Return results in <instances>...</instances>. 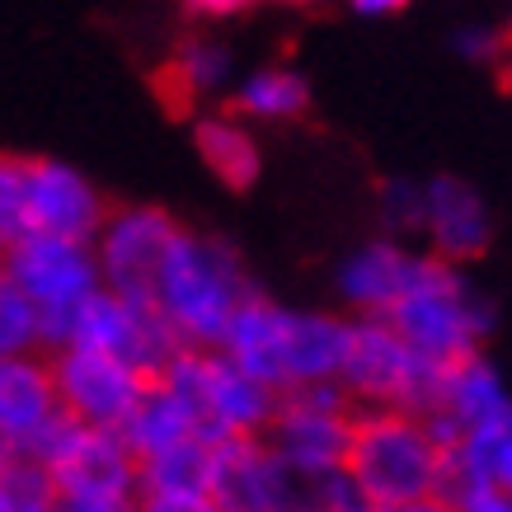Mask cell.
Wrapping results in <instances>:
<instances>
[{
  "instance_id": "obj_15",
  "label": "cell",
  "mask_w": 512,
  "mask_h": 512,
  "mask_svg": "<svg viewBox=\"0 0 512 512\" xmlns=\"http://www.w3.org/2000/svg\"><path fill=\"white\" fill-rule=\"evenodd\" d=\"M66 419L57 376L47 353L38 357H0V447L5 456H38L47 437Z\"/></svg>"
},
{
  "instance_id": "obj_25",
  "label": "cell",
  "mask_w": 512,
  "mask_h": 512,
  "mask_svg": "<svg viewBox=\"0 0 512 512\" xmlns=\"http://www.w3.org/2000/svg\"><path fill=\"white\" fill-rule=\"evenodd\" d=\"M423 212H428V188L423 179H386L376 193V217L390 240H423Z\"/></svg>"
},
{
  "instance_id": "obj_3",
  "label": "cell",
  "mask_w": 512,
  "mask_h": 512,
  "mask_svg": "<svg viewBox=\"0 0 512 512\" xmlns=\"http://www.w3.org/2000/svg\"><path fill=\"white\" fill-rule=\"evenodd\" d=\"M104 193L66 160L52 156H5L0 160V240L15 245L24 235H62L85 240L109 221Z\"/></svg>"
},
{
  "instance_id": "obj_19",
  "label": "cell",
  "mask_w": 512,
  "mask_h": 512,
  "mask_svg": "<svg viewBox=\"0 0 512 512\" xmlns=\"http://www.w3.org/2000/svg\"><path fill=\"white\" fill-rule=\"evenodd\" d=\"M193 151H198L202 170L212 174L221 188L231 193H249L264 174V146L254 123H245L235 109H198L193 113Z\"/></svg>"
},
{
  "instance_id": "obj_35",
  "label": "cell",
  "mask_w": 512,
  "mask_h": 512,
  "mask_svg": "<svg viewBox=\"0 0 512 512\" xmlns=\"http://www.w3.org/2000/svg\"><path fill=\"white\" fill-rule=\"evenodd\" d=\"M508 33H512V24H508Z\"/></svg>"
},
{
  "instance_id": "obj_31",
  "label": "cell",
  "mask_w": 512,
  "mask_h": 512,
  "mask_svg": "<svg viewBox=\"0 0 512 512\" xmlns=\"http://www.w3.org/2000/svg\"><path fill=\"white\" fill-rule=\"evenodd\" d=\"M381 512H456V503L433 494V498H419V503H400V508H381Z\"/></svg>"
},
{
  "instance_id": "obj_17",
  "label": "cell",
  "mask_w": 512,
  "mask_h": 512,
  "mask_svg": "<svg viewBox=\"0 0 512 512\" xmlns=\"http://www.w3.org/2000/svg\"><path fill=\"white\" fill-rule=\"evenodd\" d=\"M423 188H428L423 249L456 268L484 259L494 245V217H489V202L475 193V184L456 179V174H433V179H423Z\"/></svg>"
},
{
  "instance_id": "obj_22",
  "label": "cell",
  "mask_w": 512,
  "mask_h": 512,
  "mask_svg": "<svg viewBox=\"0 0 512 512\" xmlns=\"http://www.w3.org/2000/svg\"><path fill=\"white\" fill-rule=\"evenodd\" d=\"M123 437H127V447L137 451V461H151L160 451H174V447H184V442H193V437H202V428H198L193 404L174 386H165L160 376H151L137 414L123 423Z\"/></svg>"
},
{
  "instance_id": "obj_12",
  "label": "cell",
  "mask_w": 512,
  "mask_h": 512,
  "mask_svg": "<svg viewBox=\"0 0 512 512\" xmlns=\"http://www.w3.org/2000/svg\"><path fill=\"white\" fill-rule=\"evenodd\" d=\"M71 343L123 357V362L141 367L146 376H160L174 357L184 353V343L174 339V329L165 325L156 301H132V296H118L109 287L80 311Z\"/></svg>"
},
{
  "instance_id": "obj_29",
  "label": "cell",
  "mask_w": 512,
  "mask_h": 512,
  "mask_svg": "<svg viewBox=\"0 0 512 512\" xmlns=\"http://www.w3.org/2000/svg\"><path fill=\"white\" fill-rule=\"evenodd\" d=\"M451 503H456V512H512L508 489H466V494H456Z\"/></svg>"
},
{
  "instance_id": "obj_21",
  "label": "cell",
  "mask_w": 512,
  "mask_h": 512,
  "mask_svg": "<svg viewBox=\"0 0 512 512\" xmlns=\"http://www.w3.org/2000/svg\"><path fill=\"white\" fill-rule=\"evenodd\" d=\"M311 80L287 62H264L249 66L240 85L231 90L226 109H235L254 127H278V123H301L311 113Z\"/></svg>"
},
{
  "instance_id": "obj_1",
  "label": "cell",
  "mask_w": 512,
  "mask_h": 512,
  "mask_svg": "<svg viewBox=\"0 0 512 512\" xmlns=\"http://www.w3.org/2000/svg\"><path fill=\"white\" fill-rule=\"evenodd\" d=\"M259 292L245 273L240 249L226 235L179 231L156 273L151 301L184 348H221L231 320Z\"/></svg>"
},
{
  "instance_id": "obj_14",
  "label": "cell",
  "mask_w": 512,
  "mask_h": 512,
  "mask_svg": "<svg viewBox=\"0 0 512 512\" xmlns=\"http://www.w3.org/2000/svg\"><path fill=\"white\" fill-rule=\"evenodd\" d=\"M306 484L278 461L268 437H231L212 451V498L221 512H296Z\"/></svg>"
},
{
  "instance_id": "obj_5",
  "label": "cell",
  "mask_w": 512,
  "mask_h": 512,
  "mask_svg": "<svg viewBox=\"0 0 512 512\" xmlns=\"http://www.w3.org/2000/svg\"><path fill=\"white\" fill-rule=\"evenodd\" d=\"M0 278L15 282L29 296L47 329V353H57L76 334L80 311L104 292V268L99 254L85 240H62V235H24L5 245V268Z\"/></svg>"
},
{
  "instance_id": "obj_16",
  "label": "cell",
  "mask_w": 512,
  "mask_h": 512,
  "mask_svg": "<svg viewBox=\"0 0 512 512\" xmlns=\"http://www.w3.org/2000/svg\"><path fill=\"white\" fill-rule=\"evenodd\" d=\"M428 428L447 451L470 433L512 428V390L489 357L475 353L466 362H451L442 376V400L428 414Z\"/></svg>"
},
{
  "instance_id": "obj_10",
  "label": "cell",
  "mask_w": 512,
  "mask_h": 512,
  "mask_svg": "<svg viewBox=\"0 0 512 512\" xmlns=\"http://www.w3.org/2000/svg\"><path fill=\"white\" fill-rule=\"evenodd\" d=\"M52 376H57V395H62L66 419L85 423V428H104V433H123V423L137 414L141 395L151 386V376L123 362L113 353H94L80 343H66L57 353H47Z\"/></svg>"
},
{
  "instance_id": "obj_20",
  "label": "cell",
  "mask_w": 512,
  "mask_h": 512,
  "mask_svg": "<svg viewBox=\"0 0 512 512\" xmlns=\"http://www.w3.org/2000/svg\"><path fill=\"white\" fill-rule=\"evenodd\" d=\"M170 85V99L179 109L207 104V99H231V90L240 85V62H235V47L217 33H188L184 43L174 47L170 66L160 71Z\"/></svg>"
},
{
  "instance_id": "obj_7",
  "label": "cell",
  "mask_w": 512,
  "mask_h": 512,
  "mask_svg": "<svg viewBox=\"0 0 512 512\" xmlns=\"http://www.w3.org/2000/svg\"><path fill=\"white\" fill-rule=\"evenodd\" d=\"M160 381L193 404L198 428L212 447L231 442V437H264L282 404L278 390H268L259 376L235 367L221 348H184L160 372Z\"/></svg>"
},
{
  "instance_id": "obj_13",
  "label": "cell",
  "mask_w": 512,
  "mask_h": 512,
  "mask_svg": "<svg viewBox=\"0 0 512 512\" xmlns=\"http://www.w3.org/2000/svg\"><path fill=\"white\" fill-rule=\"evenodd\" d=\"M423 264H428V249L376 235L343 254L339 273H334V292L353 320H390V311L414 292Z\"/></svg>"
},
{
  "instance_id": "obj_27",
  "label": "cell",
  "mask_w": 512,
  "mask_h": 512,
  "mask_svg": "<svg viewBox=\"0 0 512 512\" xmlns=\"http://www.w3.org/2000/svg\"><path fill=\"white\" fill-rule=\"evenodd\" d=\"M137 512H221L212 494H141Z\"/></svg>"
},
{
  "instance_id": "obj_28",
  "label": "cell",
  "mask_w": 512,
  "mask_h": 512,
  "mask_svg": "<svg viewBox=\"0 0 512 512\" xmlns=\"http://www.w3.org/2000/svg\"><path fill=\"white\" fill-rule=\"evenodd\" d=\"M254 0H179V10L188 19H198V24H226V19L245 15Z\"/></svg>"
},
{
  "instance_id": "obj_8",
  "label": "cell",
  "mask_w": 512,
  "mask_h": 512,
  "mask_svg": "<svg viewBox=\"0 0 512 512\" xmlns=\"http://www.w3.org/2000/svg\"><path fill=\"white\" fill-rule=\"evenodd\" d=\"M52 475L62 503L85 508H137L141 498V461L127 447L123 433L85 428L76 419H62L38 456H29Z\"/></svg>"
},
{
  "instance_id": "obj_32",
  "label": "cell",
  "mask_w": 512,
  "mask_h": 512,
  "mask_svg": "<svg viewBox=\"0 0 512 512\" xmlns=\"http://www.w3.org/2000/svg\"><path fill=\"white\" fill-rule=\"evenodd\" d=\"M296 512H348V508H334V503H320V498H301Z\"/></svg>"
},
{
  "instance_id": "obj_26",
  "label": "cell",
  "mask_w": 512,
  "mask_h": 512,
  "mask_svg": "<svg viewBox=\"0 0 512 512\" xmlns=\"http://www.w3.org/2000/svg\"><path fill=\"white\" fill-rule=\"evenodd\" d=\"M451 47L475 66H494L503 57H512V33L498 29V24H461L451 33Z\"/></svg>"
},
{
  "instance_id": "obj_33",
  "label": "cell",
  "mask_w": 512,
  "mask_h": 512,
  "mask_svg": "<svg viewBox=\"0 0 512 512\" xmlns=\"http://www.w3.org/2000/svg\"><path fill=\"white\" fill-rule=\"evenodd\" d=\"M268 5H282V10H315V5H325V0H268Z\"/></svg>"
},
{
  "instance_id": "obj_11",
  "label": "cell",
  "mask_w": 512,
  "mask_h": 512,
  "mask_svg": "<svg viewBox=\"0 0 512 512\" xmlns=\"http://www.w3.org/2000/svg\"><path fill=\"white\" fill-rule=\"evenodd\" d=\"M184 231L165 207L151 202H132V207H113L104 231L94 235V254L104 268V287L132 301H151L156 273L170 254L174 235Z\"/></svg>"
},
{
  "instance_id": "obj_18",
  "label": "cell",
  "mask_w": 512,
  "mask_h": 512,
  "mask_svg": "<svg viewBox=\"0 0 512 512\" xmlns=\"http://www.w3.org/2000/svg\"><path fill=\"white\" fill-rule=\"evenodd\" d=\"M292 306H282L273 296L254 292L231 320L221 353L249 376H259L268 390L287 395V343H292Z\"/></svg>"
},
{
  "instance_id": "obj_6",
  "label": "cell",
  "mask_w": 512,
  "mask_h": 512,
  "mask_svg": "<svg viewBox=\"0 0 512 512\" xmlns=\"http://www.w3.org/2000/svg\"><path fill=\"white\" fill-rule=\"evenodd\" d=\"M442 376L447 367L423 357L390 320H353L339 386L353 395L357 409H409L428 419L442 400Z\"/></svg>"
},
{
  "instance_id": "obj_9",
  "label": "cell",
  "mask_w": 512,
  "mask_h": 512,
  "mask_svg": "<svg viewBox=\"0 0 512 512\" xmlns=\"http://www.w3.org/2000/svg\"><path fill=\"white\" fill-rule=\"evenodd\" d=\"M353 428H357V404L334 381V386H306V390L282 395L278 414H273L264 437L296 480L315 484V480H325V475L348 470Z\"/></svg>"
},
{
  "instance_id": "obj_34",
  "label": "cell",
  "mask_w": 512,
  "mask_h": 512,
  "mask_svg": "<svg viewBox=\"0 0 512 512\" xmlns=\"http://www.w3.org/2000/svg\"><path fill=\"white\" fill-rule=\"evenodd\" d=\"M57 512H137V508H85V503H62Z\"/></svg>"
},
{
  "instance_id": "obj_23",
  "label": "cell",
  "mask_w": 512,
  "mask_h": 512,
  "mask_svg": "<svg viewBox=\"0 0 512 512\" xmlns=\"http://www.w3.org/2000/svg\"><path fill=\"white\" fill-rule=\"evenodd\" d=\"M212 442L193 437L184 447L141 461V494H212Z\"/></svg>"
},
{
  "instance_id": "obj_30",
  "label": "cell",
  "mask_w": 512,
  "mask_h": 512,
  "mask_svg": "<svg viewBox=\"0 0 512 512\" xmlns=\"http://www.w3.org/2000/svg\"><path fill=\"white\" fill-rule=\"evenodd\" d=\"M343 5L357 19H390V15H400V10H409L414 0H343Z\"/></svg>"
},
{
  "instance_id": "obj_24",
  "label": "cell",
  "mask_w": 512,
  "mask_h": 512,
  "mask_svg": "<svg viewBox=\"0 0 512 512\" xmlns=\"http://www.w3.org/2000/svg\"><path fill=\"white\" fill-rule=\"evenodd\" d=\"M0 353L5 357H38L47 353L43 315L15 282L0 278Z\"/></svg>"
},
{
  "instance_id": "obj_4",
  "label": "cell",
  "mask_w": 512,
  "mask_h": 512,
  "mask_svg": "<svg viewBox=\"0 0 512 512\" xmlns=\"http://www.w3.org/2000/svg\"><path fill=\"white\" fill-rule=\"evenodd\" d=\"M494 320V301L470 282L466 268L447 264L437 254H428L414 292L390 311V325L400 329L423 357H433L442 367L484 353V339L494 334Z\"/></svg>"
},
{
  "instance_id": "obj_2",
  "label": "cell",
  "mask_w": 512,
  "mask_h": 512,
  "mask_svg": "<svg viewBox=\"0 0 512 512\" xmlns=\"http://www.w3.org/2000/svg\"><path fill=\"white\" fill-rule=\"evenodd\" d=\"M348 475L376 512L442 494L447 447L433 437L423 414L409 409H357Z\"/></svg>"
}]
</instances>
